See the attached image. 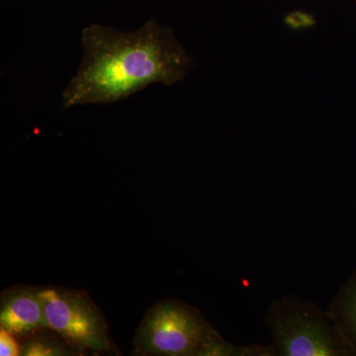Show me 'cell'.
<instances>
[{
    "label": "cell",
    "instance_id": "obj_1",
    "mask_svg": "<svg viewBox=\"0 0 356 356\" xmlns=\"http://www.w3.org/2000/svg\"><path fill=\"white\" fill-rule=\"evenodd\" d=\"M83 62L63 93V107L106 105L152 86L181 81L193 65L172 30L147 21L137 31L84 28Z\"/></svg>",
    "mask_w": 356,
    "mask_h": 356
},
{
    "label": "cell",
    "instance_id": "obj_2",
    "mask_svg": "<svg viewBox=\"0 0 356 356\" xmlns=\"http://www.w3.org/2000/svg\"><path fill=\"white\" fill-rule=\"evenodd\" d=\"M222 339L196 307L177 299L159 300L138 327L134 353L140 356H210Z\"/></svg>",
    "mask_w": 356,
    "mask_h": 356
},
{
    "label": "cell",
    "instance_id": "obj_3",
    "mask_svg": "<svg viewBox=\"0 0 356 356\" xmlns=\"http://www.w3.org/2000/svg\"><path fill=\"white\" fill-rule=\"evenodd\" d=\"M264 322L278 356L353 355L327 310L297 295L273 300Z\"/></svg>",
    "mask_w": 356,
    "mask_h": 356
},
{
    "label": "cell",
    "instance_id": "obj_4",
    "mask_svg": "<svg viewBox=\"0 0 356 356\" xmlns=\"http://www.w3.org/2000/svg\"><path fill=\"white\" fill-rule=\"evenodd\" d=\"M47 325L58 332L76 355L86 351L116 353L108 324L86 291L64 287H42Z\"/></svg>",
    "mask_w": 356,
    "mask_h": 356
},
{
    "label": "cell",
    "instance_id": "obj_5",
    "mask_svg": "<svg viewBox=\"0 0 356 356\" xmlns=\"http://www.w3.org/2000/svg\"><path fill=\"white\" fill-rule=\"evenodd\" d=\"M41 288L18 285L2 292L0 325L18 341H25L48 329Z\"/></svg>",
    "mask_w": 356,
    "mask_h": 356
},
{
    "label": "cell",
    "instance_id": "obj_6",
    "mask_svg": "<svg viewBox=\"0 0 356 356\" xmlns=\"http://www.w3.org/2000/svg\"><path fill=\"white\" fill-rule=\"evenodd\" d=\"M327 312L344 343L356 355V270L339 288Z\"/></svg>",
    "mask_w": 356,
    "mask_h": 356
},
{
    "label": "cell",
    "instance_id": "obj_7",
    "mask_svg": "<svg viewBox=\"0 0 356 356\" xmlns=\"http://www.w3.org/2000/svg\"><path fill=\"white\" fill-rule=\"evenodd\" d=\"M47 331L48 329H44L23 341V344L21 346V355H76L64 337L51 330V332H47Z\"/></svg>",
    "mask_w": 356,
    "mask_h": 356
},
{
    "label": "cell",
    "instance_id": "obj_8",
    "mask_svg": "<svg viewBox=\"0 0 356 356\" xmlns=\"http://www.w3.org/2000/svg\"><path fill=\"white\" fill-rule=\"evenodd\" d=\"M0 355H21V346L18 339L3 327H0Z\"/></svg>",
    "mask_w": 356,
    "mask_h": 356
},
{
    "label": "cell",
    "instance_id": "obj_9",
    "mask_svg": "<svg viewBox=\"0 0 356 356\" xmlns=\"http://www.w3.org/2000/svg\"><path fill=\"white\" fill-rule=\"evenodd\" d=\"M288 24L291 26L295 29H299V28H305L308 26L314 24V21L312 18H308L307 16H296V17H291L288 20Z\"/></svg>",
    "mask_w": 356,
    "mask_h": 356
}]
</instances>
